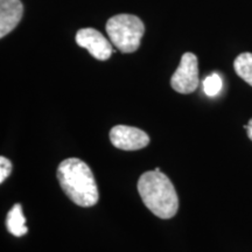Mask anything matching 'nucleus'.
Returning <instances> with one entry per match:
<instances>
[{"instance_id":"3","label":"nucleus","mask_w":252,"mask_h":252,"mask_svg":"<svg viewBox=\"0 0 252 252\" xmlns=\"http://www.w3.org/2000/svg\"><path fill=\"white\" fill-rule=\"evenodd\" d=\"M110 41L119 52L130 54L139 49L145 34V25L132 14H117L110 18L105 26Z\"/></svg>"},{"instance_id":"8","label":"nucleus","mask_w":252,"mask_h":252,"mask_svg":"<svg viewBox=\"0 0 252 252\" xmlns=\"http://www.w3.org/2000/svg\"><path fill=\"white\" fill-rule=\"evenodd\" d=\"M25 223H26V217L23 213V207L20 203L14 204L6 217V228L15 237H21L28 232Z\"/></svg>"},{"instance_id":"12","label":"nucleus","mask_w":252,"mask_h":252,"mask_svg":"<svg viewBox=\"0 0 252 252\" xmlns=\"http://www.w3.org/2000/svg\"><path fill=\"white\" fill-rule=\"evenodd\" d=\"M244 128L248 131V137L252 140V119H250V122L248 123V125L244 126Z\"/></svg>"},{"instance_id":"7","label":"nucleus","mask_w":252,"mask_h":252,"mask_svg":"<svg viewBox=\"0 0 252 252\" xmlns=\"http://www.w3.org/2000/svg\"><path fill=\"white\" fill-rule=\"evenodd\" d=\"M24 15L21 0H0V37H5L20 24Z\"/></svg>"},{"instance_id":"6","label":"nucleus","mask_w":252,"mask_h":252,"mask_svg":"<svg viewBox=\"0 0 252 252\" xmlns=\"http://www.w3.org/2000/svg\"><path fill=\"white\" fill-rule=\"evenodd\" d=\"M76 43L87 49L91 56L98 61H106L111 58L113 48L111 42L94 28H82L76 33Z\"/></svg>"},{"instance_id":"4","label":"nucleus","mask_w":252,"mask_h":252,"mask_svg":"<svg viewBox=\"0 0 252 252\" xmlns=\"http://www.w3.org/2000/svg\"><path fill=\"white\" fill-rule=\"evenodd\" d=\"M200 84L198 62L193 53H185L181 56L180 64L171 78V86L176 93L188 94L194 93Z\"/></svg>"},{"instance_id":"11","label":"nucleus","mask_w":252,"mask_h":252,"mask_svg":"<svg viewBox=\"0 0 252 252\" xmlns=\"http://www.w3.org/2000/svg\"><path fill=\"white\" fill-rule=\"evenodd\" d=\"M12 169H13V166L7 158H0V184H2L11 175Z\"/></svg>"},{"instance_id":"2","label":"nucleus","mask_w":252,"mask_h":252,"mask_svg":"<svg viewBox=\"0 0 252 252\" xmlns=\"http://www.w3.org/2000/svg\"><path fill=\"white\" fill-rule=\"evenodd\" d=\"M138 193L145 206L159 219H172L178 213V194L172 181L160 168L149 171L140 176Z\"/></svg>"},{"instance_id":"9","label":"nucleus","mask_w":252,"mask_h":252,"mask_svg":"<svg viewBox=\"0 0 252 252\" xmlns=\"http://www.w3.org/2000/svg\"><path fill=\"white\" fill-rule=\"evenodd\" d=\"M234 68L236 74L242 80L252 87V54L251 53H242L235 59Z\"/></svg>"},{"instance_id":"10","label":"nucleus","mask_w":252,"mask_h":252,"mask_svg":"<svg viewBox=\"0 0 252 252\" xmlns=\"http://www.w3.org/2000/svg\"><path fill=\"white\" fill-rule=\"evenodd\" d=\"M222 78L219 74L214 72V74L209 75L204 78L203 81V90L204 94L209 97H214L216 94H220V91L222 90Z\"/></svg>"},{"instance_id":"5","label":"nucleus","mask_w":252,"mask_h":252,"mask_svg":"<svg viewBox=\"0 0 252 252\" xmlns=\"http://www.w3.org/2000/svg\"><path fill=\"white\" fill-rule=\"evenodd\" d=\"M110 140L115 147L123 151H138L150 144L146 132L127 125H117L110 131Z\"/></svg>"},{"instance_id":"1","label":"nucleus","mask_w":252,"mask_h":252,"mask_svg":"<svg viewBox=\"0 0 252 252\" xmlns=\"http://www.w3.org/2000/svg\"><path fill=\"white\" fill-rule=\"evenodd\" d=\"M58 180L65 195L80 207H93L99 193L90 167L77 158L63 160L58 168Z\"/></svg>"}]
</instances>
